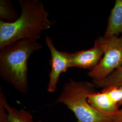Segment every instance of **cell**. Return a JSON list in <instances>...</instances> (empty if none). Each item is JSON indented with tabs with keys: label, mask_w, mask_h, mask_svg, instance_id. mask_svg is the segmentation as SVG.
Masks as SVG:
<instances>
[{
	"label": "cell",
	"mask_w": 122,
	"mask_h": 122,
	"mask_svg": "<svg viewBox=\"0 0 122 122\" xmlns=\"http://www.w3.org/2000/svg\"><path fill=\"white\" fill-rule=\"evenodd\" d=\"M20 16L12 22L0 21V49L17 41L25 39L38 40L44 30L52 23L43 3L38 0H20Z\"/></svg>",
	"instance_id": "obj_1"
},
{
	"label": "cell",
	"mask_w": 122,
	"mask_h": 122,
	"mask_svg": "<svg viewBox=\"0 0 122 122\" xmlns=\"http://www.w3.org/2000/svg\"><path fill=\"white\" fill-rule=\"evenodd\" d=\"M103 54L102 48L96 42L90 49L74 53L68 52L70 67L92 70L99 64Z\"/></svg>",
	"instance_id": "obj_6"
},
{
	"label": "cell",
	"mask_w": 122,
	"mask_h": 122,
	"mask_svg": "<svg viewBox=\"0 0 122 122\" xmlns=\"http://www.w3.org/2000/svg\"><path fill=\"white\" fill-rule=\"evenodd\" d=\"M96 87L103 89L109 87L122 86V66L104 80L93 82Z\"/></svg>",
	"instance_id": "obj_10"
},
{
	"label": "cell",
	"mask_w": 122,
	"mask_h": 122,
	"mask_svg": "<svg viewBox=\"0 0 122 122\" xmlns=\"http://www.w3.org/2000/svg\"><path fill=\"white\" fill-rule=\"evenodd\" d=\"M122 35V0H116L109 15L104 37L110 38Z\"/></svg>",
	"instance_id": "obj_8"
},
{
	"label": "cell",
	"mask_w": 122,
	"mask_h": 122,
	"mask_svg": "<svg viewBox=\"0 0 122 122\" xmlns=\"http://www.w3.org/2000/svg\"><path fill=\"white\" fill-rule=\"evenodd\" d=\"M6 97L0 89V122H10L5 105L7 103Z\"/></svg>",
	"instance_id": "obj_13"
},
{
	"label": "cell",
	"mask_w": 122,
	"mask_h": 122,
	"mask_svg": "<svg viewBox=\"0 0 122 122\" xmlns=\"http://www.w3.org/2000/svg\"><path fill=\"white\" fill-rule=\"evenodd\" d=\"M0 5V20L5 22H12L18 18L9 1L1 0Z\"/></svg>",
	"instance_id": "obj_11"
},
{
	"label": "cell",
	"mask_w": 122,
	"mask_h": 122,
	"mask_svg": "<svg viewBox=\"0 0 122 122\" xmlns=\"http://www.w3.org/2000/svg\"><path fill=\"white\" fill-rule=\"evenodd\" d=\"M119 106L122 105V86L109 87L102 90Z\"/></svg>",
	"instance_id": "obj_12"
},
{
	"label": "cell",
	"mask_w": 122,
	"mask_h": 122,
	"mask_svg": "<svg viewBox=\"0 0 122 122\" xmlns=\"http://www.w3.org/2000/svg\"><path fill=\"white\" fill-rule=\"evenodd\" d=\"M5 107L10 122H43L42 121H35L32 114L29 111L12 107L7 102Z\"/></svg>",
	"instance_id": "obj_9"
},
{
	"label": "cell",
	"mask_w": 122,
	"mask_h": 122,
	"mask_svg": "<svg viewBox=\"0 0 122 122\" xmlns=\"http://www.w3.org/2000/svg\"><path fill=\"white\" fill-rule=\"evenodd\" d=\"M113 122H122V108L118 114L113 117Z\"/></svg>",
	"instance_id": "obj_14"
},
{
	"label": "cell",
	"mask_w": 122,
	"mask_h": 122,
	"mask_svg": "<svg viewBox=\"0 0 122 122\" xmlns=\"http://www.w3.org/2000/svg\"><path fill=\"white\" fill-rule=\"evenodd\" d=\"M95 87L87 81L70 79L63 86L57 102L73 112L76 118V122H113V117L100 113L88 102L89 96L96 92Z\"/></svg>",
	"instance_id": "obj_3"
},
{
	"label": "cell",
	"mask_w": 122,
	"mask_h": 122,
	"mask_svg": "<svg viewBox=\"0 0 122 122\" xmlns=\"http://www.w3.org/2000/svg\"><path fill=\"white\" fill-rule=\"evenodd\" d=\"M89 104L98 111L106 116L114 117L119 112V106L105 92H95L88 98Z\"/></svg>",
	"instance_id": "obj_7"
},
{
	"label": "cell",
	"mask_w": 122,
	"mask_h": 122,
	"mask_svg": "<svg viewBox=\"0 0 122 122\" xmlns=\"http://www.w3.org/2000/svg\"><path fill=\"white\" fill-rule=\"evenodd\" d=\"M42 48L36 39H25L0 49V75L18 92L26 94L29 89V57Z\"/></svg>",
	"instance_id": "obj_2"
},
{
	"label": "cell",
	"mask_w": 122,
	"mask_h": 122,
	"mask_svg": "<svg viewBox=\"0 0 122 122\" xmlns=\"http://www.w3.org/2000/svg\"><path fill=\"white\" fill-rule=\"evenodd\" d=\"M119 39H120V43H121V44L122 45V35L119 38Z\"/></svg>",
	"instance_id": "obj_15"
},
{
	"label": "cell",
	"mask_w": 122,
	"mask_h": 122,
	"mask_svg": "<svg viewBox=\"0 0 122 122\" xmlns=\"http://www.w3.org/2000/svg\"><path fill=\"white\" fill-rule=\"evenodd\" d=\"M45 41L51 55V70L49 75L47 90L49 92L53 93L57 90V85L61 74L66 72L71 67L70 59L68 52L57 50L50 37L46 36Z\"/></svg>",
	"instance_id": "obj_5"
},
{
	"label": "cell",
	"mask_w": 122,
	"mask_h": 122,
	"mask_svg": "<svg viewBox=\"0 0 122 122\" xmlns=\"http://www.w3.org/2000/svg\"><path fill=\"white\" fill-rule=\"evenodd\" d=\"M95 42L102 48L104 54L99 64L88 73L93 82L105 79L122 66V45L119 38L101 36Z\"/></svg>",
	"instance_id": "obj_4"
}]
</instances>
